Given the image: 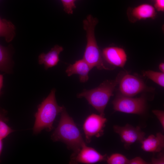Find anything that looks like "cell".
Instances as JSON below:
<instances>
[{"label": "cell", "mask_w": 164, "mask_h": 164, "mask_svg": "<svg viewBox=\"0 0 164 164\" xmlns=\"http://www.w3.org/2000/svg\"><path fill=\"white\" fill-rule=\"evenodd\" d=\"M61 113L58 124L51 138L54 141L64 143L68 148L73 151V154H75L86 143L80 131L64 107Z\"/></svg>", "instance_id": "obj_1"}, {"label": "cell", "mask_w": 164, "mask_h": 164, "mask_svg": "<svg viewBox=\"0 0 164 164\" xmlns=\"http://www.w3.org/2000/svg\"><path fill=\"white\" fill-rule=\"evenodd\" d=\"M125 73L124 72H121L114 80H106L98 87L91 90H84L77 95V97L85 98L100 114L104 116V110L111 97Z\"/></svg>", "instance_id": "obj_2"}, {"label": "cell", "mask_w": 164, "mask_h": 164, "mask_svg": "<svg viewBox=\"0 0 164 164\" xmlns=\"http://www.w3.org/2000/svg\"><path fill=\"white\" fill-rule=\"evenodd\" d=\"M97 19L91 15H88L83 21V28L86 32L87 45L83 59L92 68L96 67L98 69H112L104 61L102 52L98 46L94 34L95 26Z\"/></svg>", "instance_id": "obj_3"}, {"label": "cell", "mask_w": 164, "mask_h": 164, "mask_svg": "<svg viewBox=\"0 0 164 164\" xmlns=\"http://www.w3.org/2000/svg\"><path fill=\"white\" fill-rule=\"evenodd\" d=\"M55 89H52L48 96L39 105L35 115V120L33 132L35 134L46 129L48 131L53 128V123L57 116L64 107L59 106L55 97Z\"/></svg>", "instance_id": "obj_4"}, {"label": "cell", "mask_w": 164, "mask_h": 164, "mask_svg": "<svg viewBox=\"0 0 164 164\" xmlns=\"http://www.w3.org/2000/svg\"><path fill=\"white\" fill-rule=\"evenodd\" d=\"M146 101L145 97L141 96L133 98L120 95L112 101L114 109L116 111L137 114H144L146 111Z\"/></svg>", "instance_id": "obj_5"}, {"label": "cell", "mask_w": 164, "mask_h": 164, "mask_svg": "<svg viewBox=\"0 0 164 164\" xmlns=\"http://www.w3.org/2000/svg\"><path fill=\"white\" fill-rule=\"evenodd\" d=\"M119 84L121 95L127 97H132L142 92L153 90L147 87L141 79L126 73Z\"/></svg>", "instance_id": "obj_6"}, {"label": "cell", "mask_w": 164, "mask_h": 164, "mask_svg": "<svg viewBox=\"0 0 164 164\" xmlns=\"http://www.w3.org/2000/svg\"><path fill=\"white\" fill-rule=\"evenodd\" d=\"M107 121L104 116L100 114H92L87 117L83 126L87 142H90L93 137H99L103 135Z\"/></svg>", "instance_id": "obj_7"}, {"label": "cell", "mask_w": 164, "mask_h": 164, "mask_svg": "<svg viewBox=\"0 0 164 164\" xmlns=\"http://www.w3.org/2000/svg\"><path fill=\"white\" fill-rule=\"evenodd\" d=\"M114 130L119 135L127 149L129 148L130 146L135 142H140L145 138V133L139 126L134 127L128 124L124 126L116 125L114 126Z\"/></svg>", "instance_id": "obj_8"}, {"label": "cell", "mask_w": 164, "mask_h": 164, "mask_svg": "<svg viewBox=\"0 0 164 164\" xmlns=\"http://www.w3.org/2000/svg\"><path fill=\"white\" fill-rule=\"evenodd\" d=\"M106 155H103L93 148L84 144L79 151L71 156L70 163L93 164L105 160Z\"/></svg>", "instance_id": "obj_9"}, {"label": "cell", "mask_w": 164, "mask_h": 164, "mask_svg": "<svg viewBox=\"0 0 164 164\" xmlns=\"http://www.w3.org/2000/svg\"><path fill=\"white\" fill-rule=\"evenodd\" d=\"M103 58L108 65L123 67L127 60V55L123 48L114 46L106 47L102 52Z\"/></svg>", "instance_id": "obj_10"}, {"label": "cell", "mask_w": 164, "mask_h": 164, "mask_svg": "<svg viewBox=\"0 0 164 164\" xmlns=\"http://www.w3.org/2000/svg\"><path fill=\"white\" fill-rule=\"evenodd\" d=\"M127 12L129 20L133 22L147 19H153L156 15L154 7L148 3H143L133 8H129Z\"/></svg>", "instance_id": "obj_11"}, {"label": "cell", "mask_w": 164, "mask_h": 164, "mask_svg": "<svg viewBox=\"0 0 164 164\" xmlns=\"http://www.w3.org/2000/svg\"><path fill=\"white\" fill-rule=\"evenodd\" d=\"M92 69L89 64L82 59L76 61L72 64H70L67 68L66 73L69 77L74 74L78 75L80 82L85 83L88 80V73Z\"/></svg>", "instance_id": "obj_12"}, {"label": "cell", "mask_w": 164, "mask_h": 164, "mask_svg": "<svg viewBox=\"0 0 164 164\" xmlns=\"http://www.w3.org/2000/svg\"><path fill=\"white\" fill-rule=\"evenodd\" d=\"M141 148L145 152H159L164 147V136L160 132L151 135L140 142Z\"/></svg>", "instance_id": "obj_13"}, {"label": "cell", "mask_w": 164, "mask_h": 164, "mask_svg": "<svg viewBox=\"0 0 164 164\" xmlns=\"http://www.w3.org/2000/svg\"><path fill=\"white\" fill-rule=\"evenodd\" d=\"M63 50V48L56 45L46 53H41L39 56V63L43 64L45 68L47 70L56 65L60 61L59 55Z\"/></svg>", "instance_id": "obj_14"}, {"label": "cell", "mask_w": 164, "mask_h": 164, "mask_svg": "<svg viewBox=\"0 0 164 164\" xmlns=\"http://www.w3.org/2000/svg\"><path fill=\"white\" fill-rule=\"evenodd\" d=\"M15 27L10 21L0 17V37H4L6 41H12L15 35Z\"/></svg>", "instance_id": "obj_15"}, {"label": "cell", "mask_w": 164, "mask_h": 164, "mask_svg": "<svg viewBox=\"0 0 164 164\" xmlns=\"http://www.w3.org/2000/svg\"><path fill=\"white\" fill-rule=\"evenodd\" d=\"M10 64V55L8 48L0 44V71L9 73Z\"/></svg>", "instance_id": "obj_16"}, {"label": "cell", "mask_w": 164, "mask_h": 164, "mask_svg": "<svg viewBox=\"0 0 164 164\" xmlns=\"http://www.w3.org/2000/svg\"><path fill=\"white\" fill-rule=\"evenodd\" d=\"M143 74L159 85L164 87V73L149 70L145 71Z\"/></svg>", "instance_id": "obj_17"}, {"label": "cell", "mask_w": 164, "mask_h": 164, "mask_svg": "<svg viewBox=\"0 0 164 164\" xmlns=\"http://www.w3.org/2000/svg\"><path fill=\"white\" fill-rule=\"evenodd\" d=\"M129 160L125 155L118 153L113 154L106 159L109 164H128Z\"/></svg>", "instance_id": "obj_18"}, {"label": "cell", "mask_w": 164, "mask_h": 164, "mask_svg": "<svg viewBox=\"0 0 164 164\" xmlns=\"http://www.w3.org/2000/svg\"><path fill=\"white\" fill-rule=\"evenodd\" d=\"M77 0H61L64 8V10L67 13H73V10L76 8L75 2Z\"/></svg>", "instance_id": "obj_19"}, {"label": "cell", "mask_w": 164, "mask_h": 164, "mask_svg": "<svg viewBox=\"0 0 164 164\" xmlns=\"http://www.w3.org/2000/svg\"><path fill=\"white\" fill-rule=\"evenodd\" d=\"M153 113L156 116L163 129L164 128V112L163 111L154 110L152 111Z\"/></svg>", "instance_id": "obj_20"}, {"label": "cell", "mask_w": 164, "mask_h": 164, "mask_svg": "<svg viewBox=\"0 0 164 164\" xmlns=\"http://www.w3.org/2000/svg\"><path fill=\"white\" fill-rule=\"evenodd\" d=\"M154 8L158 11L164 12V0H155Z\"/></svg>", "instance_id": "obj_21"}, {"label": "cell", "mask_w": 164, "mask_h": 164, "mask_svg": "<svg viewBox=\"0 0 164 164\" xmlns=\"http://www.w3.org/2000/svg\"><path fill=\"white\" fill-rule=\"evenodd\" d=\"M149 163L139 157L129 160L128 164H147Z\"/></svg>", "instance_id": "obj_22"}, {"label": "cell", "mask_w": 164, "mask_h": 164, "mask_svg": "<svg viewBox=\"0 0 164 164\" xmlns=\"http://www.w3.org/2000/svg\"><path fill=\"white\" fill-rule=\"evenodd\" d=\"M164 155L162 153L160 155L156 158H153L152 159L151 163L153 164H162L164 163Z\"/></svg>", "instance_id": "obj_23"}, {"label": "cell", "mask_w": 164, "mask_h": 164, "mask_svg": "<svg viewBox=\"0 0 164 164\" xmlns=\"http://www.w3.org/2000/svg\"><path fill=\"white\" fill-rule=\"evenodd\" d=\"M3 76L2 74H0V96L2 94V92L1 91V89L3 86Z\"/></svg>", "instance_id": "obj_24"}, {"label": "cell", "mask_w": 164, "mask_h": 164, "mask_svg": "<svg viewBox=\"0 0 164 164\" xmlns=\"http://www.w3.org/2000/svg\"><path fill=\"white\" fill-rule=\"evenodd\" d=\"M159 68L161 71L164 73V63H162L160 64L159 66Z\"/></svg>", "instance_id": "obj_25"}, {"label": "cell", "mask_w": 164, "mask_h": 164, "mask_svg": "<svg viewBox=\"0 0 164 164\" xmlns=\"http://www.w3.org/2000/svg\"><path fill=\"white\" fill-rule=\"evenodd\" d=\"M2 140L0 138V156L3 149V142Z\"/></svg>", "instance_id": "obj_26"}]
</instances>
